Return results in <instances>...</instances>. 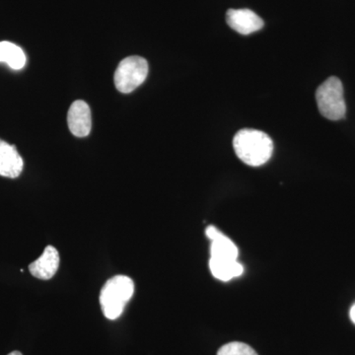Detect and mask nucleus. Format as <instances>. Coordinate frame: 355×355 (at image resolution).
<instances>
[{
    "label": "nucleus",
    "instance_id": "f257e3e1",
    "mask_svg": "<svg viewBox=\"0 0 355 355\" xmlns=\"http://www.w3.org/2000/svg\"><path fill=\"white\" fill-rule=\"evenodd\" d=\"M236 155L245 164L258 167L266 164L273 153L272 140L266 133L257 130H240L233 139Z\"/></svg>",
    "mask_w": 355,
    "mask_h": 355
},
{
    "label": "nucleus",
    "instance_id": "f03ea898",
    "mask_svg": "<svg viewBox=\"0 0 355 355\" xmlns=\"http://www.w3.org/2000/svg\"><path fill=\"white\" fill-rule=\"evenodd\" d=\"M135 293L133 280L127 275H116L104 284L100 293V304L105 317L116 320L123 314Z\"/></svg>",
    "mask_w": 355,
    "mask_h": 355
},
{
    "label": "nucleus",
    "instance_id": "7ed1b4c3",
    "mask_svg": "<svg viewBox=\"0 0 355 355\" xmlns=\"http://www.w3.org/2000/svg\"><path fill=\"white\" fill-rule=\"evenodd\" d=\"M316 100L320 113L331 121L342 120L347 113L342 81L330 77L317 89Z\"/></svg>",
    "mask_w": 355,
    "mask_h": 355
},
{
    "label": "nucleus",
    "instance_id": "20e7f679",
    "mask_svg": "<svg viewBox=\"0 0 355 355\" xmlns=\"http://www.w3.org/2000/svg\"><path fill=\"white\" fill-rule=\"evenodd\" d=\"M148 64L146 58L132 55L121 60L114 72V85L121 93L132 92L146 81Z\"/></svg>",
    "mask_w": 355,
    "mask_h": 355
},
{
    "label": "nucleus",
    "instance_id": "39448f33",
    "mask_svg": "<svg viewBox=\"0 0 355 355\" xmlns=\"http://www.w3.org/2000/svg\"><path fill=\"white\" fill-rule=\"evenodd\" d=\"M229 27L241 35H250L263 27V21L250 9H230L226 14Z\"/></svg>",
    "mask_w": 355,
    "mask_h": 355
},
{
    "label": "nucleus",
    "instance_id": "423d86ee",
    "mask_svg": "<svg viewBox=\"0 0 355 355\" xmlns=\"http://www.w3.org/2000/svg\"><path fill=\"white\" fill-rule=\"evenodd\" d=\"M67 123L72 135L77 137H87L92 128V116L87 103L78 100L70 106Z\"/></svg>",
    "mask_w": 355,
    "mask_h": 355
},
{
    "label": "nucleus",
    "instance_id": "0eeeda50",
    "mask_svg": "<svg viewBox=\"0 0 355 355\" xmlns=\"http://www.w3.org/2000/svg\"><path fill=\"white\" fill-rule=\"evenodd\" d=\"M205 234L211 241L210 245V258L231 259L237 260L239 251L234 243L220 232L214 226H209L205 230Z\"/></svg>",
    "mask_w": 355,
    "mask_h": 355
},
{
    "label": "nucleus",
    "instance_id": "6e6552de",
    "mask_svg": "<svg viewBox=\"0 0 355 355\" xmlns=\"http://www.w3.org/2000/svg\"><path fill=\"white\" fill-rule=\"evenodd\" d=\"M60 266V254L55 247L48 246L43 254L29 266L33 277L42 280L51 279L55 277Z\"/></svg>",
    "mask_w": 355,
    "mask_h": 355
},
{
    "label": "nucleus",
    "instance_id": "1a4fd4ad",
    "mask_svg": "<svg viewBox=\"0 0 355 355\" xmlns=\"http://www.w3.org/2000/svg\"><path fill=\"white\" fill-rule=\"evenodd\" d=\"M24 162L14 146L0 139V176L15 179L20 176Z\"/></svg>",
    "mask_w": 355,
    "mask_h": 355
},
{
    "label": "nucleus",
    "instance_id": "9d476101",
    "mask_svg": "<svg viewBox=\"0 0 355 355\" xmlns=\"http://www.w3.org/2000/svg\"><path fill=\"white\" fill-rule=\"evenodd\" d=\"M209 268L212 275L222 282H229L234 277H240L244 272L241 263L231 259L210 258Z\"/></svg>",
    "mask_w": 355,
    "mask_h": 355
},
{
    "label": "nucleus",
    "instance_id": "9b49d317",
    "mask_svg": "<svg viewBox=\"0 0 355 355\" xmlns=\"http://www.w3.org/2000/svg\"><path fill=\"white\" fill-rule=\"evenodd\" d=\"M0 62H6L12 69H23L26 64L24 51L10 42H1L0 43Z\"/></svg>",
    "mask_w": 355,
    "mask_h": 355
},
{
    "label": "nucleus",
    "instance_id": "f8f14e48",
    "mask_svg": "<svg viewBox=\"0 0 355 355\" xmlns=\"http://www.w3.org/2000/svg\"><path fill=\"white\" fill-rule=\"evenodd\" d=\"M217 355H259L256 350L244 343L233 342L224 345Z\"/></svg>",
    "mask_w": 355,
    "mask_h": 355
},
{
    "label": "nucleus",
    "instance_id": "ddd939ff",
    "mask_svg": "<svg viewBox=\"0 0 355 355\" xmlns=\"http://www.w3.org/2000/svg\"><path fill=\"white\" fill-rule=\"evenodd\" d=\"M349 316L352 321L355 324V304L352 306V309H350Z\"/></svg>",
    "mask_w": 355,
    "mask_h": 355
},
{
    "label": "nucleus",
    "instance_id": "4468645a",
    "mask_svg": "<svg viewBox=\"0 0 355 355\" xmlns=\"http://www.w3.org/2000/svg\"><path fill=\"white\" fill-rule=\"evenodd\" d=\"M8 355H23V354H21V352H11V354H9Z\"/></svg>",
    "mask_w": 355,
    "mask_h": 355
}]
</instances>
